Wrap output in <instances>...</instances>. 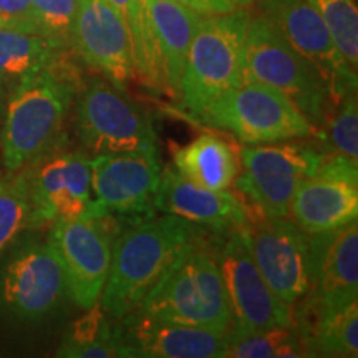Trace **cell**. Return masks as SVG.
Masks as SVG:
<instances>
[{"mask_svg":"<svg viewBox=\"0 0 358 358\" xmlns=\"http://www.w3.org/2000/svg\"><path fill=\"white\" fill-rule=\"evenodd\" d=\"M206 229L171 214L123 224L115 237L100 306L118 320L136 310L179 254Z\"/></svg>","mask_w":358,"mask_h":358,"instance_id":"1","label":"cell"},{"mask_svg":"<svg viewBox=\"0 0 358 358\" xmlns=\"http://www.w3.org/2000/svg\"><path fill=\"white\" fill-rule=\"evenodd\" d=\"M77 92V83L62 62L30 75L10 90L0 131V153L7 171H20L50 150Z\"/></svg>","mask_w":358,"mask_h":358,"instance_id":"2","label":"cell"},{"mask_svg":"<svg viewBox=\"0 0 358 358\" xmlns=\"http://www.w3.org/2000/svg\"><path fill=\"white\" fill-rule=\"evenodd\" d=\"M140 310L174 324L229 332L232 317L217 254L204 232L168 267Z\"/></svg>","mask_w":358,"mask_h":358,"instance_id":"3","label":"cell"},{"mask_svg":"<svg viewBox=\"0 0 358 358\" xmlns=\"http://www.w3.org/2000/svg\"><path fill=\"white\" fill-rule=\"evenodd\" d=\"M243 82L264 83L287 96L312 123L315 133L337 105L319 71L262 15L250 17L244 43Z\"/></svg>","mask_w":358,"mask_h":358,"instance_id":"4","label":"cell"},{"mask_svg":"<svg viewBox=\"0 0 358 358\" xmlns=\"http://www.w3.org/2000/svg\"><path fill=\"white\" fill-rule=\"evenodd\" d=\"M249 8L204 15L187 52L179 85V103L199 116L211 103L243 83Z\"/></svg>","mask_w":358,"mask_h":358,"instance_id":"5","label":"cell"},{"mask_svg":"<svg viewBox=\"0 0 358 358\" xmlns=\"http://www.w3.org/2000/svg\"><path fill=\"white\" fill-rule=\"evenodd\" d=\"M199 118L244 145H271L315 134L312 123L287 96L257 82H243L226 92Z\"/></svg>","mask_w":358,"mask_h":358,"instance_id":"6","label":"cell"},{"mask_svg":"<svg viewBox=\"0 0 358 358\" xmlns=\"http://www.w3.org/2000/svg\"><path fill=\"white\" fill-rule=\"evenodd\" d=\"M77 123L80 140L93 156H158V138L150 115L106 78H93L80 93Z\"/></svg>","mask_w":358,"mask_h":358,"instance_id":"7","label":"cell"},{"mask_svg":"<svg viewBox=\"0 0 358 358\" xmlns=\"http://www.w3.org/2000/svg\"><path fill=\"white\" fill-rule=\"evenodd\" d=\"M122 221L90 208L77 217L52 222L48 244L64 268L69 299L80 308L100 301Z\"/></svg>","mask_w":358,"mask_h":358,"instance_id":"8","label":"cell"},{"mask_svg":"<svg viewBox=\"0 0 358 358\" xmlns=\"http://www.w3.org/2000/svg\"><path fill=\"white\" fill-rule=\"evenodd\" d=\"M324 156L320 146L307 141L245 145L239 150L241 168L232 186L257 213L267 217H289L295 189L317 171Z\"/></svg>","mask_w":358,"mask_h":358,"instance_id":"9","label":"cell"},{"mask_svg":"<svg viewBox=\"0 0 358 358\" xmlns=\"http://www.w3.org/2000/svg\"><path fill=\"white\" fill-rule=\"evenodd\" d=\"M241 229L272 292L289 307L301 301L310 290L308 234L289 217H267L254 208Z\"/></svg>","mask_w":358,"mask_h":358,"instance_id":"10","label":"cell"},{"mask_svg":"<svg viewBox=\"0 0 358 358\" xmlns=\"http://www.w3.org/2000/svg\"><path fill=\"white\" fill-rule=\"evenodd\" d=\"M216 254L231 308L232 329L292 327V307L282 302L266 284L241 227L226 232Z\"/></svg>","mask_w":358,"mask_h":358,"instance_id":"11","label":"cell"},{"mask_svg":"<svg viewBox=\"0 0 358 358\" xmlns=\"http://www.w3.org/2000/svg\"><path fill=\"white\" fill-rule=\"evenodd\" d=\"M257 6L264 19L322 75L335 103L357 92V70L335 47L310 0H259Z\"/></svg>","mask_w":358,"mask_h":358,"instance_id":"12","label":"cell"},{"mask_svg":"<svg viewBox=\"0 0 358 358\" xmlns=\"http://www.w3.org/2000/svg\"><path fill=\"white\" fill-rule=\"evenodd\" d=\"M65 297L64 268L48 241L22 245L0 272V308L17 320H42Z\"/></svg>","mask_w":358,"mask_h":358,"instance_id":"13","label":"cell"},{"mask_svg":"<svg viewBox=\"0 0 358 358\" xmlns=\"http://www.w3.org/2000/svg\"><path fill=\"white\" fill-rule=\"evenodd\" d=\"M358 217V161L325 155L303 179L289 206V219L306 234L338 229Z\"/></svg>","mask_w":358,"mask_h":358,"instance_id":"14","label":"cell"},{"mask_svg":"<svg viewBox=\"0 0 358 358\" xmlns=\"http://www.w3.org/2000/svg\"><path fill=\"white\" fill-rule=\"evenodd\" d=\"M161 168L153 155H96L92 158L90 208L122 221L153 216Z\"/></svg>","mask_w":358,"mask_h":358,"instance_id":"15","label":"cell"},{"mask_svg":"<svg viewBox=\"0 0 358 358\" xmlns=\"http://www.w3.org/2000/svg\"><path fill=\"white\" fill-rule=\"evenodd\" d=\"M70 47L103 78L127 92V85L134 78L131 42L110 0H77Z\"/></svg>","mask_w":358,"mask_h":358,"instance_id":"16","label":"cell"},{"mask_svg":"<svg viewBox=\"0 0 358 358\" xmlns=\"http://www.w3.org/2000/svg\"><path fill=\"white\" fill-rule=\"evenodd\" d=\"M37 166L29 168L32 227H42L58 219L77 217L93 203L92 158L83 151L38 158Z\"/></svg>","mask_w":358,"mask_h":358,"instance_id":"17","label":"cell"},{"mask_svg":"<svg viewBox=\"0 0 358 358\" xmlns=\"http://www.w3.org/2000/svg\"><path fill=\"white\" fill-rule=\"evenodd\" d=\"M116 338L124 357L133 358H224L227 334L174 324L136 310L116 320Z\"/></svg>","mask_w":358,"mask_h":358,"instance_id":"18","label":"cell"},{"mask_svg":"<svg viewBox=\"0 0 358 358\" xmlns=\"http://www.w3.org/2000/svg\"><path fill=\"white\" fill-rule=\"evenodd\" d=\"M153 204L161 213L214 232L239 229L250 213L249 206L237 194L196 185L178 173L174 166L161 171Z\"/></svg>","mask_w":358,"mask_h":358,"instance_id":"19","label":"cell"},{"mask_svg":"<svg viewBox=\"0 0 358 358\" xmlns=\"http://www.w3.org/2000/svg\"><path fill=\"white\" fill-rule=\"evenodd\" d=\"M292 329L307 357L358 355V295L325 299L307 292L292 306Z\"/></svg>","mask_w":358,"mask_h":358,"instance_id":"20","label":"cell"},{"mask_svg":"<svg viewBox=\"0 0 358 358\" xmlns=\"http://www.w3.org/2000/svg\"><path fill=\"white\" fill-rule=\"evenodd\" d=\"M310 290L325 299L358 295V222L308 234Z\"/></svg>","mask_w":358,"mask_h":358,"instance_id":"21","label":"cell"},{"mask_svg":"<svg viewBox=\"0 0 358 358\" xmlns=\"http://www.w3.org/2000/svg\"><path fill=\"white\" fill-rule=\"evenodd\" d=\"M158 47L164 92L179 101V85L187 52L204 15L173 0H145Z\"/></svg>","mask_w":358,"mask_h":358,"instance_id":"22","label":"cell"},{"mask_svg":"<svg viewBox=\"0 0 358 358\" xmlns=\"http://www.w3.org/2000/svg\"><path fill=\"white\" fill-rule=\"evenodd\" d=\"M178 173L209 189H229L239 174V151L216 134L204 133L187 145L171 146Z\"/></svg>","mask_w":358,"mask_h":358,"instance_id":"23","label":"cell"},{"mask_svg":"<svg viewBox=\"0 0 358 358\" xmlns=\"http://www.w3.org/2000/svg\"><path fill=\"white\" fill-rule=\"evenodd\" d=\"M65 48L40 34L0 29V87L12 90L30 75L57 65Z\"/></svg>","mask_w":358,"mask_h":358,"instance_id":"24","label":"cell"},{"mask_svg":"<svg viewBox=\"0 0 358 358\" xmlns=\"http://www.w3.org/2000/svg\"><path fill=\"white\" fill-rule=\"evenodd\" d=\"M129 34L134 77L155 92H164V78L145 0H110Z\"/></svg>","mask_w":358,"mask_h":358,"instance_id":"25","label":"cell"},{"mask_svg":"<svg viewBox=\"0 0 358 358\" xmlns=\"http://www.w3.org/2000/svg\"><path fill=\"white\" fill-rule=\"evenodd\" d=\"M80 319L73 322L57 357L64 358H124V352L116 338L115 325L103 310L100 302L85 308Z\"/></svg>","mask_w":358,"mask_h":358,"instance_id":"26","label":"cell"},{"mask_svg":"<svg viewBox=\"0 0 358 358\" xmlns=\"http://www.w3.org/2000/svg\"><path fill=\"white\" fill-rule=\"evenodd\" d=\"M232 358H280L307 357L301 338L292 327L264 330L229 329L226 355Z\"/></svg>","mask_w":358,"mask_h":358,"instance_id":"27","label":"cell"},{"mask_svg":"<svg viewBox=\"0 0 358 358\" xmlns=\"http://www.w3.org/2000/svg\"><path fill=\"white\" fill-rule=\"evenodd\" d=\"M32 227V201L27 169L0 176V254L22 231Z\"/></svg>","mask_w":358,"mask_h":358,"instance_id":"28","label":"cell"},{"mask_svg":"<svg viewBox=\"0 0 358 358\" xmlns=\"http://www.w3.org/2000/svg\"><path fill=\"white\" fill-rule=\"evenodd\" d=\"M324 127L313 136L325 155H343L358 161V103L350 92L335 105Z\"/></svg>","mask_w":358,"mask_h":358,"instance_id":"29","label":"cell"},{"mask_svg":"<svg viewBox=\"0 0 358 358\" xmlns=\"http://www.w3.org/2000/svg\"><path fill=\"white\" fill-rule=\"evenodd\" d=\"M345 62L358 66V10L355 0H310Z\"/></svg>","mask_w":358,"mask_h":358,"instance_id":"30","label":"cell"},{"mask_svg":"<svg viewBox=\"0 0 358 358\" xmlns=\"http://www.w3.org/2000/svg\"><path fill=\"white\" fill-rule=\"evenodd\" d=\"M75 7L77 0H32L37 32L69 48Z\"/></svg>","mask_w":358,"mask_h":358,"instance_id":"31","label":"cell"},{"mask_svg":"<svg viewBox=\"0 0 358 358\" xmlns=\"http://www.w3.org/2000/svg\"><path fill=\"white\" fill-rule=\"evenodd\" d=\"M0 29L38 34L32 0H0Z\"/></svg>","mask_w":358,"mask_h":358,"instance_id":"32","label":"cell"},{"mask_svg":"<svg viewBox=\"0 0 358 358\" xmlns=\"http://www.w3.org/2000/svg\"><path fill=\"white\" fill-rule=\"evenodd\" d=\"M173 2L181 3L201 15H222V13L252 7L256 0H173Z\"/></svg>","mask_w":358,"mask_h":358,"instance_id":"33","label":"cell"},{"mask_svg":"<svg viewBox=\"0 0 358 358\" xmlns=\"http://www.w3.org/2000/svg\"><path fill=\"white\" fill-rule=\"evenodd\" d=\"M3 92H6V90H3L2 87H0V105H2V98H3Z\"/></svg>","mask_w":358,"mask_h":358,"instance_id":"34","label":"cell"}]
</instances>
